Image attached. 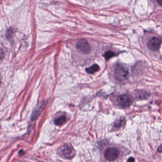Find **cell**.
Wrapping results in <instances>:
<instances>
[{
	"label": "cell",
	"instance_id": "6da1fadb",
	"mask_svg": "<svg viewBox=\"0 0 162 162\" xmlns=\"http://www.w3.org/2000/svg\"><path fill=\"white\" fill-rule=\"evenodd\" d=\"M58 154L60 157L65 159H72L76 155V151L70 144L64 145L58 149Z\"/></svg>",
	"mask_w": 162,
	"mask_h": 162
},
{
	"label": "cell",
	"instance_id": "7a4b0ae2",
	"mask_svg": "<svg viewBox=\"0 0 162 162\" xmlns=\"http://www.w3.org/2000/svg\"><path fill=\"white\" fill-rule=\"evenodd\" d=\"M128 70L123 65L118 64L115 69V75L116 79L120 82H123L127 79Z\"/></svg>",
	"mask_w": 162,
	"mask_h": 162
},
{
	"label": "cell",
	"instance_id": "3957f363",
	"mask_svg": "<svg viewBox=\"0 0 162 162\" xmlns=\"http://www.w3.org/2000/svg\"><path fill=\"white\" fill-rule=\"evenodd\" d=\"M117 101L120 107L126 108L129 107L132 104L133 100L131 95L125 94L118 97Z\"/></svg>",
	"mask_w": 162,
	"mask_h": 162
},
{
	"label": "cell",
	"instance_id": "277c9868",
	"mask_svg": "<svg viewBox=\"0 0 162 162\" xmlns=\"http://www.w3.org/2000/svg\"><path fill=\"white\" fill-rule=\"evenodd\" d=\"M119 150L118 149L112 147L107 149L105 152L104 156L109 161H113L117 159L119 156Z\"/></svg>",
	"mask_w": 162,
	"mask_h": 162
},
{
	"label": "cell",
	"instance_id": "5b68a950",
	"mask_svg": "<svg viewBox=\"0 0 162 162\" xmlns=\"http://www.w3.org/2000/svg\"><path fill=\"white\" fill-rule=\"evenodd\" d=\"M161 39L158 37H153L148 42L147 46L149 49L153 52H157L159 49L161 45Z\"/></svg>",
	"mask_w": 162,
	"mask_h": 162
},
{
	"label": "cell",
	"instance_id": "8992f818",
	"mask_svg": "<svg viewBox=\"0 0 162 162\" xmlns=\"http://www.w3.org/2000/svg\"><path fill=\"white\" fill-rule=\"evenodd\" d=\"M77 48L81 52L85 53H89L91 50V46L86 41H81L77 44Z\"/></svg>",
	"mask_w": 162,
	"mask_h": 162
},
{
	"label": "cell",
	"instance_id": "52a82bcc",
	"mask_svg": "<svg viewBox=\"0 0 162 162\" xmlns=\"http://www.w3.org/2000/svg\"><path fill=\"white\" fill-rule=\"evenodd\" d=\"M44 105H42L38 107V108H35L34 110L33 111L32 115H31V120L32 121L36 120V119L38 118L44 108Z\"/></svg>",
	"mask_w": 162,
	"mask_h": 162
},
{
	"label": "cell",
	"instance_id": "ba28073f",
	"mask_svg": "<svg viewBox=\"0 0 162 162\" xmlns=\"http://www.w3.org/2000/svg\"><path fill=\"white\" fill-rule=\"evenodd\" d=\"M149 96L150 94L146 90H140L136 93V97L140 100H146Z\"/></svg>",
	"mask_w": 162,
	"mask_h": 162
},
{
	"label": "cell",
	"instance_id": "9c48e42d",
	"mask_svg": "<svg viewBox=\"0 0 162 162\" xmlns=\"http://www.w3.org/2000/svg\"><path fill=\"white\" fill-rule=\"evenodd\" d=\"M99 70V67L97 64H94L89 68L86 69V71L88 73L93 74Z\"/></svg>",
	"mask_w": 162,
	"mask_h": 162
},
{
	"label": "cell",
	"instance_id": "30bf717a",
	"mask_svg": "<svg viewBox=\"0 0 162 162\" xmlns=\"http://www.w3.org/2000/svg\"><path fill=\"white\" fill-rule=\"evenodd\" d=\"M66 122V118L65 115H62L59 118H57L55 120V124L57 125H63Z\"/></svg>",
	"mask_w": 162,
	"mask_h": 162
},
{
	"label": "cell",
	"instance_id": "8fae6325",
	"mask_svg": "<svg viewBox=\"0 0 162 162\" xmlns=\"http://www.w3.org/2000/svg\"><path fill=\"white\" fill-rule=\"evenodd\" d=\"M125 122V120L124 118H119L115 121L114 125L116 128H120L122 125H124Z\"/></svg>",
	"mask_w": 162,
	"mask_h": 162
},
{
	"label": "cell",
	"instance_id": "7c38bea8",
	"mask_svg": "<svg viewBox=\"0 0 162 162\" xmlns=\"http://www.w3.org/2000/svg\"><path fill=\"white\" fill-rule=\"evenodd\" d=\"M116 55L115 53H114V52H112L111 50H109L107 52H106L104 54V56L106 59L108 60L111 58H112L113 57Z\"/></svg>",
	"mask_w": 162,
	"mask_h": 162
},
{
	"label": "cell",
	"instance_id": "4fadbf2b",
	"mask_svg": "<svg viewBox=\"0 0 162 162\" xmlns=\"http://www.w3.org/2000/svg\"><path fill=\"white\" fill-rule=\"evenodd\" d=\"M157 151L158 152L160 153H162V144H161L157 148Z\"/></svg>",
	"mask_w": 162,
	"mask_h": 162
},
{
	"label": "cell",
	"instance_id": "5bb4252c",
	"mask_svg": "<svg viewBox=\"0 0 162 162\" xmlns=\"http://www.w3.org/2000/svg\"><path fill=\"white\" fill-rule=\"evenodd\" d=\"M156 1L159 5L162 7V0H156Z\"/></svg>",
	"mask_w": 162,
	"mask_h": 162
},
{
	"label": "cell",
	"instance_id": "9a60e30c",
	"mask_svg": "<svg viewBox=\"0 0 162 162\" xmlns=\"http://www.w3.org/2000/svg\"><path fill=\"white\" fill-rule=\"evenodd\" d=\"M134 161H135V159L133 157H131L128 160V162H134Z\"/></svg>",
	"mask_w": 162,
	"mask_h": 162
},
{
	"label": "cell",
	"instance_id": "2e32d148",
	"mask_svg": "<svg viewBox=\"0 0 162 162\" xmlns=\"http://www.w3.org/2000/svg\"><path fill=\"white\" fill-rule=\"evenodd\" d=\"M1 81V76H0V82Z\"/></svg>",
	"mask_w": 162,
	"mask_h": 162
}]
</instances>
